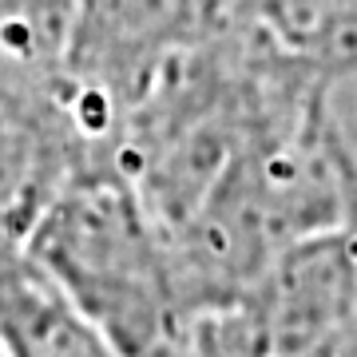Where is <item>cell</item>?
Segmentation results:
<instances>
[{
  "instance_id": "3",
  "label": "cell",
  "mask_w": 357,
  "mask_h": 357,
  "mask_svg": "<svg viewBox=\"0 0 357 357\" xmlns=\"http://www.w3.org/2000/svg\"><path fill=\"white\" fill-rule=\"evenodd\" d=\"M96 147L60 79L0 60V258L20 255Z\"/></svg>"
},
{
  "instance_id": "8",
  "label": "cell",
  "mask_w": 357,
  "mask_h": 357,
  "mask_svg": "<svg viewBox=\"0 0 357 357\" xmlns=\"http://www.w3.org/2000/svg\"><path fill=\"white\" fill-rule=\"evenodd\" d=\"M0 357H4V349H0Z\"/></svg>"
},
{
  "instance_id": "1",
  "label": "cell",
  "mask_w": 357,
  "mask_h": 357,
  "mask_svg": "<svg viewBox=\"0 0 357 357\" xmlns=\"http://www.w3.org/2000/svg\"><path fill=\"white\" fill-rule=\"evenodd\" d=\"M24 255L128 357H151L187 318L167 234L112 155L79 163Z\"/></svg>"
},
{
  "instance_id": "4",
  "label": "cell",
  "mask_w": 357,
  "mask_h": 357,
  "mask_svg": "<svg viewBox=\"0 0 357 357\" xmlns=\"http://www.w3.org/2000/svg\"><path fill=\"white\" fill-rule=\"evenodd\" d=\"M4 357H128L32 258H0Z\"/></svg>"
},
{
  "instance_id": "6",
  "label": "cell",
  "mask_w": 357,
  "mask_h": 357,
  "mask_svg": "<svg viewBox=\"0 0 357 357\" xmlns=\"http://www.w3.org/2000/svg\"><path fill=\"white\" fill-rule=\"evenodd\" d=\"M243 16L290 52L314 56L337 28L357 20V0H243Z\"/></svg>"
},
{
  "instance_id": "2",
  "label": "cell",
  "mask_w": 357,
  "mask_h": 357,
  "mask_svg": "<svg viewBox=\"0 0 357 357\" xmlns=\"http://www.w3.org/2000/svg\"><path fill=\"white\" fill-rule=\"evenodd\" d=\"M243 20V0H72L56 79L100 155L178 56Z\"/></svg>"
},
{
  "instance_id": "5",
  "label": "cell",
  "mask_w": 357,
  "mask_h": 357,
  "mask_svg": "<svg viewBox=\"0 0 357 357\" xmlns=\"http://www.w3.org/2000/svg\"><path fill=\"white\" fill-rule=\"evenodd\" d=\"M310 128L337 178L345 230H357V20L310 56Z\"/></svg>"
},
{
  "instance_id": "7",
  "label": "cell",
  "mask_w": 357,
  "mask_h": 357,
  "mask_svg": "<svg viewBox=\"0 0 357 357\" xmlns=\"http://www.w3.org/2000/svg\"><path fill=\"white\" fill-rule=\"evenodd\" d=\"M72 0H0V60L56 76Z\"/></svg>"
}]
</instances>
